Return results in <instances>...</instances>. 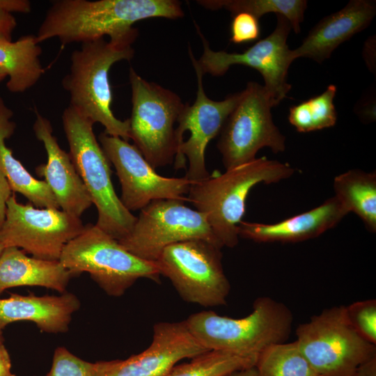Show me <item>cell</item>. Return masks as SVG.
<instances>
[{
  "label": "cell",
  "mask_w": 376,
  "mask_h": 376,
  "mask_svg": "<svg viewBox=\"0 0 376 376\" xmlns=\"http://www.w3.org/2000/svg\"><path fill=\"white\" fill-rule=\"evenodd\" d=\"M11 195L12 190L9 184L0 171V228L5 219L7 201Z\"/></svg>",
  "instance_id": "cell-33"
},
{
  "label": "cell",
  "mask_w": 376,
  "mask_h": 376,
  "mask_svg": "<svg viewBox=\"0 0 376 376\" xmlns=\"http://www.w3.org/2000/svg\"><path fill=\"white\" fill-rule=\"evenodd\" d=\"M345 307L353 329L363 339L376 345V300L357 301Z\"/></svg>",
  "instance_id": "cell-30"
},
{
  "label": "cell",
  "mask_w": 376,
  "mask_h": 376,
  "mask_svg": "<svg viewBox=\"0 0 376 376\" xmlns=\"http://www.w3.org/2000/svg\"><path fill=\"white\" fill-rule=\"evenodd\" d=\"M334 196L345 210L356 214L371 233L376 232V173L352 169L336 175Z\"/></svg>",
  "instance_id": "cell-24"
},
{
  "label": "cell",
  "mask_w": 376,
  "mask_h": 376,
  "mask_svg": "<svg viewBox=\"0 0 376 376\" xmlns=\"http://www.w3.org/2000/svg\"><path fill=\"white\" fill-rule=\"evenodd\" d=\"M255 366L258 376H318L295 340L267 347Z\"/></svg>",
  "instance_id": "cell-26"
},
{
  "label": "cell",
  "mask_w": 376,
  "mask_h": 376,
  "mask_svg": "<svg viewBox=\"0 0 376 376\" xmlns=\"http://www.w3.org/2000/svg\"><path fill=\"white\" fill-rule=\"evenodd\" d=\"M0 6L10 13L13 11L29 13L31 10L30 3L27 1L0 0Z\"/></svg>",
  "instance_id": "cell-34"
},
{
  "label": "cell",
  "mask_w": 376,
  "mask_h": 376,
  "mask_svg": "<svg viewBox=\"0 0 376 376\" xmlns=\"http://www.w3.org/2000/svg\"><path fill=\"white\" fill-rule=\"evenodd\" d=\"M221 249L204 240L180 242L165 247L155 263L184 301L205 307L222 306L230 286Z\"/></svg>",
  "instance_id": "cell-9"
},
{
  "label": "cell",
  "mask_w": 376,
  "mask_h": 376,
  "mask_svg": "<svg viewBox=\"0 0 376 376\" xmlns=\"http://www.w3.org/2000/svg\"><path fill=\"white\" fill-rule=\"evenodd\" d=\"M191 335L207 350H219L258 359L270 345L285 343L291 333L289 308L269 297H260L252 312L241 318L203 311L185 320Z\"/></svg>",
  "instance_id": "cell-3"
},
{
  "label": "cell",
  "mask_w": 376,
  "mask_h": 376,
  "mask_svg": "<svg viewBox=\"0 0 376 376\" xmlns=\"http://www.w3.org/2000/svg\"><path fill=\"white\" fill-rule=\"evenodd\" d=\"M13 115V111L0 97V171L11 190L22 194L33 205L39 208L59 209L46 182L32 176L6 145L5 140L13 134L15 128V124L10 121Z\"/></svg>",
  "instance_id": "cell-22"
},
{
  "label": "cell",
  "mask_w": 376,
  "mask_h": 376,
  "mask_svg": "<svg viewBox=\"0 0 376 376\" xmlns=\"http://www.w3.org/2000/svg\"><path fill=\"white\" fill-rule=\"evenodd\" d=\"M100 144L116 169L121 186L123 205L130 212L141 210L159 199L187 201L191 182L186 178L159 175L133 144L104 132L99 135Z\"/></svg>",
  "instance_id": "cell-15"
},
{
  "label": "cell",
  "mask_w": 376,
  "mask_h": 376,
  "mask_svg": "<svg viewBox=\"0 0 376 376\" xmlns=\"http://www.w3.org/2000/svg\"><path fill=\"white\" fill-rule=\"evenodd\" d=\"M81 306L78 297L65 292L60 295L11 294L0 299V329L17 321H30L43 332L65 333L72 315Z\"/></svg>",
  "instance_id": "cell-20"
},
{
  "label": "cell",
  "mask_w": 376,
  "mask_h": 376,
  "mask_svg": "<svg viewBox=\"0 0 376 376\" xmlns=\"http://www.w3.org/2000/svg\"><path fill=\"white\" fill-rule=\"evenodd\" d=\"M208 9L224 8L233 15L248 13L258 19L267 13H274L285 17L293 29L298 33L307 8L306 0H203L197 1Z\"/></svg>",
  "instance_id": "cell-25"
},
{
  "label": "cell",
  "mask_w": 376,
  "mask_h": 376,
  "mask_svg": "<svg viewBox=\"0 0 376 376\" xmlns=\"http://www.w3.org/2000/svg\"><path fill=\"white\" fill-rule=\"evenodd\" d=\"M16 25L13 15L0 6V39L11 41Z\"/></svg>",
  "instance_id": "cell-32"
},
{
  "label": "cell",
  "mask_w": 376,
  "mask_h": 376,
  "mask_svg": "<svg viewBox=\"0 0 376 376\" xmlns=\"http://www.w3.org/2000/svg\"><path fill=\"white\" fill-rule=\"evenodd\" d=\"M257 359L219 350H207L187 363L175 365L166 376H225L256 365Z\"/></svg>",
  "instance_id": "cell-28"
},
{
  "label": "cell",
  "mask_w": 376,
  "mask_h": 376,
  "mask_svg": "<svg viewBox=\"0 0 376 376\" xmlns=\"http://www.w3.org/2000/svg\"><path fill=\"white\" fill-rule=\"evenodd\" d=\"M258 19L248 13L233 15L230 25V41L241 44L254 41L259 38Z\"/></svg>",
  "instance_id": "cell-31"
},
{
  "label": "cell",
  "mask_w": 376,
  "mask_h": 376,
  "mask_svg": "<svg viewBox=\"0 0 376 376\" xmlns=\"http://www.w3.org/2000/svg\"><path fill=\"white\" fill-rule=\"evenodd\" d=\"M225 376H258V373L256 366H253L233 371Z\"/></svg>",
  "instance_id": "cell-37"
},
{
  "label": "cell",
  "mask_w": 376,
  "mask_h": 376,
  "mask_svg": "<svg viewBox=\"0 0 376 376\" xmlns=\"http://www.w3.org/2000/svg\"><path fill=\"white\" fill-rule=\"evenodd\" d=\"M347 214L334 196L315 208L277 223L242 221L238 225V235L256 242H302L334 228Z\"/></svg>",
  "instance_id": "cell-19"
},
{
  "label": "cell",
  "mask_w": 376,
  "mask_h": 376,
  "mask_svg": "<svg viewBox=\"0 0 376 376\" xmlns=\"http://www.w3.org/2000/svg\"><path fill=\"white\" fill-rule=\"evenodd\" d=\"M336 86L330 84L321 94L289 109V123L299 132H310L333 127L337 121L334 103Z\"/></svg>",
  "instance_id": "cell-27"
},
{
  "label": "cell",
  "mask_w": 376,
  "mask_h": 376,
  "mask_svg": "<svg viewBox=\"0 0 376 376\" xmlns=\"http://www.w3.org/2000/svg\"><path fill=\"white\" fill-rule=\"evenodd\" d=\"M4 249V246H3V244L0 242V256L1 254V253L3 252Z\"/></svg>",
  "instance_id": "cell-40"
},
{
  "label": "cell",
  "mask_w": 376,
  "mask_h": 376,
  "mask_svg": "<svg viewBox=\"0 0 376 376\" xmlns=\"http://www.w3.org/2000/svg\"><path fill=\"white\" fill-rule=\"evenodd\" d=\"M0 376H17L11 371V360L3 343L0 344Z\"/></svg>",
  "instance_id": "cell-35"
},
{
  "label": "cell",
  "mask_w": 376,
  "mask_h": 376,
  "mask_svg": "<svg viewBox=\"0 0 376 376\" xmlns=\"http://www.w3.org/2000/svg\"><path fill=\"white\" fill-rule=\"evenodd\" d=\"M130 81V139L154 169L171 164L178 148L174 125L185 104L176 93L147 81L132 68Z\"/></svg>",
  "instance_id": "cell-8"
},
{
  "label": "cell",
  "mask_w": 376,
  "mask_h": 376,
  "mask_svg": "<svg viewBox=\"0 0 376 376\" xmlns=\"http://www.w3.org/2000/svg\"><path fill=\"white\" fill-rule=\"evenodd\" d=\"M274 30L265 38L241 53L214 51L210 49L198 26L196 27L203 45L201 57L195 62L203 75H224L230 66L243 65L258 70L263 77L264 87L274 106L278 105L291 89L287 81L288 71L294 61L287 39L292 29L288 19L276 15Z\"/></svg>",
  "instance_id": "cell-13"
},
{
  "label": "cell",
  "mask_w": 376,
  "mask_h": 376,
  "mask_svg": "<svg viewBox=\"0 0 376 376\" xmlns=\"http://www.w3.org/2000/svg\"><path fill=\"white\" fill-rule=\"evenodd\" d=\"M72 277L59 260L29 257L17 247H6L0 256V295L17 286L44 287L61 294Z\"/></svg>",
  "instance_id": "cell-21"
},
{
  "label": "cell",
  "mask_w": 376,
  "mask_h": 376,
  "mask_svg": "<svg viewBox=\"0 0 376 376\" xmlns=\"http://www.w3.org/2000/svg\"><path fill=\"white\" fill-rule=\"evenodd\" d=\"M40 47L33 35L13 42L0 39V68L8 77L6 87L11 93H22L33 86L44 73Z\"/></svg>",
  "instance_id": "cell-23"
},
{
  "label": "cell",
  "mask_w": 376,
  "mask_h": 376,
  "mask_svg": "<svg viewBox=\"0 0 376 376\" xmlns=\"http://www.w3.org/2000/svg\"><path fill=\"white\" fill-rule=\"evenodd\" d=\"M116 361L89 362L60 346L54 350L51 368L44 376H99L111 368Z\"/></svg>",
  "instance_id": "cell-29"
},
{
  "label": "cell",
  "mask_w": 376,
  "mask_h": 376,
  "mask_svg": "<svg viewBox=\"0 0 376 376\" xmlns=\"http://www.w3.org/2000/svg\"><path fill=\"white\" fill-rule=\"evenodd\" d=\"M294 173L295 169L287 163L266 157L256 158L223 173L214 172L191 182L187 198L204 214L221 245L233 248L239 242L238 225L245 213L251 189L261 182H279Z\"/></svg>",
  "instance_id": "cell-2"
},
{
  "label": "cell",
  "mask_w": 376,
  "mask_h": 376,
  "mask_svg": "<svg viewBox=\"0 0 376 376\" xmlns=\"http://www.w3.org/2000/svg\"><path fill=\"white\" fill-rule=\"evenodd\" d=\"M191 240H204L223 247L203 214L182 200L159 199L141 210L130 233L118 241L137 257L155 262L165 247Z\"/></svg>",
  "instance_id": "cell-11"
},
{
  "label": "cell",
  "mask_w": 376,
  "mask_h": 376,
  "mask_svg": "<svg viewBox=\"0 0 376 376\" xmlns=\"http://www.w3.org/2000/svg\"><path fill=\"white\" fill-rule=\"evenodd\" d=\"M297 345L318 376H352L362 363L376 357V345L353 329L345 306H335L313 315L296 330Z\"/></svg>",
  "instance_id": "cell-7"
},
{
  "label": "cell",
  "mask_w": 376,
  "mask_h": 376,
  "mask_svg": "<svg viewBox=\"0 0 376 376\" xmlns=\"http://www.w3.org/2000/svg\"><path fill=\"white\" fill-rule=\"evenodd\" d=\"M62 122L70 157L96 207V226L117 240L127 236L136 220L123 205L111 181V163L93 132L94 123L68 106Z\"/></svg>",
  "instance_id": "cell-5"
},
{
  "label": "cell",
  "mask_w": 376,
  "mask_h": 376,
  "mask_svg": "<svg viewBox=\"0 0 376 376\" xmlns=\"http://www.w3.org/2000/svg\"><path fill=\"white\" fill-rule=\"evenodd\" d=\"M7 77V74L0 68V81H3Z\"/></svg>",
  "instance_id": "cell-38"
},
{
  "label": "cell",
  "mask_w": 376,
  "mask_h": 376,
  "mask_svg": "<svg viewBox=\"0 0 376 376\" xmlns=\"http://www.w3.org/2000/svg\"><path fill=\"white\" fill-rule=\"evenodd\" d=\"M375 14V1H350L311 29L301 45L292 49L293 59L304 57L322 63L340 45L367 28Z\"/></svg>",
  "instance_id": "cell-18"
},
{
  "label": "cell",
  "mask_w": 376,
  "mask_h": 376,
  "mask_svg": "<svg viewBox=\"0 0 376 376\" xmlns=\"http://www.w3.org/2000/svg\"><path fill=\"white\" fill-rule=\"evenodd\" d=\"M84 228L79 217L59 209L20 203L12 194L0 228V242L4 248L17 247L34 258L58 260L64 246Z\"/></svg>",
  "instance_id": "cell-12"
},
{
  "label": "cell",
  "mask_w": 376,
  "mask_h": 376,
  "mask_svg": "<svg viewBox=\"0 0 376 376\" xmlns=\"http://www.w3.org/2000/svg\"><path fill=\"white\" fill-rule=\"evenodd\" d=\"M132 45L103 38L81 43L72 52L70 72L62 80L70 94V107L104 127V132L125 141L130 139L129 119H118L111 111L112 94L109 79L111 67L134 56Z\"/></svg>",
  "instance_id": "cell-4"
},
{
  "label": "cell",
  "mask_w": 376,
  "mask_h": 376,
  "mask_svg": "<svg viewBox=\"0 0 376 376\" xmlns=\"http://www.w3.org/2000/svg\"><path fill=\"white\" fill-rule=\"evenodd\" d=\"M184 13L175 0H56L48 9L36 36L39 43L53 38L63 45L110 38L132 45L133 24L151 17L177 19Z\"/></svg>",
  "instance_id": "cell-1"
},
{
  "label": "cell",
  "mask_w": 376,
  "mask_h": 376,
  "mask_svg": "<svg viewBox=\"0 0 376 376\" xmlns=\"http://www.w3.org/2000/svg\"><path fill=\"white\" fill-rule=\"evenodd\" d=\"M352 376H376V357L360 365Z\"/></svg>",
  "instance_id": "cell-36"
},
{
  "label": "cell",
  "mask_w": 376,
  "mask_h": 376,
  "mask_svg": "<svg viewBox=\"0 0 376 376\" xmlns=\"http://www.w3.org/2000/svg\"><path fill=\"white\" fill-rule=\"evenodd\" d=\"M33 129L36 137L42 142L47 156V163L36 167L37 174L45 178L59 207L80 218L92 201L69 153L58 143L49 120L38 112Z\"/></svg>",
  "instance_id": "cell-17"
},
{
  "label": "cell",
  "mask_w": 376,
  "mask_h": 376,
  "mask_svg": "<svg viewBox=\"0 0 376 376\" xmlns=\"http://www.w3.org/2000/svg\"><path fill=\"white\" fill-rule=\"evenodd\" d=\"M240 93L217 143L226 170L253 160L263 148L274 153L285 149V137L273 121L271 109L274 106L264 86L250 81Z\"/></svg>",
  "instance_id": "cell-10"
},
{
  "label": "cell",
  "mask_w": 376,
  "mask_h": 376,
  "mask_svg": "<svg viewBox=\"0 0 376 376\" xmlns=\"http://www.w3.org/2000/svg\"><path fill=\"white\" fill-rule=\"evenodd\" d=\"M3 343V333L2 329H0V344Z\"/></svg>",
  "instance_id": "cell-39"
},
{
  "label": "cell",
  "mask_w": 376,
  "mask_h": 376,
  "mask_svg": "<svg viewBox=\"0 0 376 376\" xmlns=\"http://www.w3.org/2000/svg\"><path fill=\"white\" fill-rule=\"evenodd\" d=\"M207 351L191 335L185 321L162 322L153 327L150 346L99 376H166L177 363Z\"/></svg>",
  "instance_id": "cell-16"
},
{
  "label": "cell",
  "mask_w": 376,
  "mask_h": 376,
  "mask_svg": "<svg viewBox=\"0 0 376 376\" xmlns=\"http://www.w3.org/2000/svg\"><path fill=\"white\" fill-rule=\"evenodd\" d=\"M58 260L72 277L88 272L111 297L123 295L139 279L160 281L155 262L132 254L95 224L85 225L64 246Z\"/></svg>",
  "instance_id": "cell-6"
},
{
  "label": "cell",
  "mask_w": 376,
  "mask_h": 376,
  "mask_svg": "<svg viewBox=\"0 0 376 376\" xmlns=\"http://www.w3.org/2000/svg\"><path fill=\"white\" fill-rule=\"evenodd\" d=\"M189 54L196 74L198 89L194 104H185L177 120L175 135L178 148L174 168L176 170L185 169L187 157L189 164L185 178L194 182L210 175L206 169L205 159L207 146L220 133L227 118L237 105L241 93L230 95L221 101L210 99L203 89V75L195 62L190 47Z\"/></svg>",
  "instance_id": "cell-14"
}]
</instances>
